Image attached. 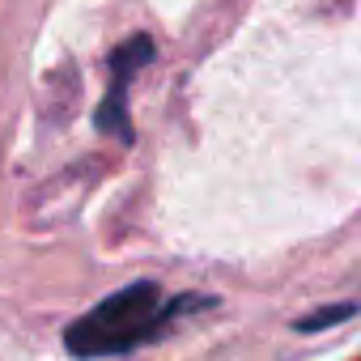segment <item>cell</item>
<instances>
[{"mask_svg":"<svg viewBox=\"0 0 361 361\" xmlns=\"http://www.w3.org/2000/svg\"><path fill=\"white\" fill-rule=\"evenodd\" d=\"M149 51H153V43H149L145 35L128 39V43L115 51V60H111V68H115V81H111V98H106V102H102V111H98V123H102V132H119V136H128L123 90H128L132 73H136L140 64H149Z\"/></svg>","mask_w":361,"mask_h":361,"instance_id":"obj_2","label":"cell"},{"mask_svg":"<svg viewBox=\"0 0 361 361\" xmlns=\"http://www.w3.org/2000/svg\"><path fill=\"white\" fill-rule=\"evenodd\" d=\"M348 314H357V306H327V310H319V314L298 319V331H323L327 323H340V319H348Z\"/></svg>","mask_w":361,"mask_h":361,"instance_id":"obj_3","label":"cell"},{"mask_svg":"<svg viewBox=\"0 0 361 361\" xmlns=\"http://www.w3.org/2000/svg\"><path fill=\"white\" fill-rule=\"evenodd\" d=\"M200 306H213V302L209 298H166L153 281L128 285L68 327V353H77V357L132 353V348L149 344L153 336H161V327L170 319H178L183 310H200Z\"/></svg>","mask_w":361,"mask_h":361,"instance_id":"obj_1","label":"cell"}]
</instances>
